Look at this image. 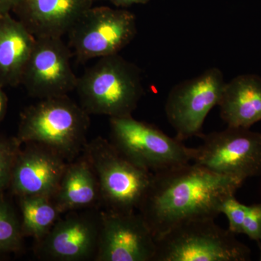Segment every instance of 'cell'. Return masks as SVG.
Instances as JSON below:
<instances>
[{
  "mask_svg": "<svg viewBox=\"0 0 261 261\" xmlns=\"http://www.w3.org/2000/svg\"><path fill=\"white\" fill-rule=\"evenodd\" d=\"M243 183L187 163L153 173L138 211L157 240L186 221L216 219L224 201Z\"/></svg>",
  "mask_w": 261,
  "mask_h": 261,
  "instance_id": "1",
  "label": "cell"
},
{
  "mask_svg": "<svg viewBox=\"0 0 261 261\" xmlns=\"http://www.w3.org/2000/svg\"><path fill=\"white\" fill-rule=\"evenodd\" d=\"M16 146L0 140V188L11 178L18 153Z\"/></svg>",
  "mask_w": 261,
  "mask_h": 261,
  "instance_id": "21",
  "label": "cell"
},
{
  "mask_svg": "<svg viewBox=\"0 0 261 261\" xmlns=\"http://www.w3.org/2000/svg\"><path fill=\"white\" fill-rule=\"evenodd\" d=\"M225 84L222 71L213 67L171 89L165 104V113L176 132V139L184 142L203 135L202 126L206 117L219 105Z\"/></svg>",
  "mask_w": 261,
  "mask_h": 261,
  "instance_id": "9",
  "label": "cell"
},
{
  "mask_svg": "<svg viewBox=\"0 0 261 261\" xmlns=\"http://www.w3.org/2000/svg\"><path fill=\"white\" fill-rule=\"evenodd\" d=\"M23 0H0V15L7 14L10 10L15 9Z\"/></svg>",
  "mask_w": 261,
  "mask_h": 261,
  "instance_id": "23",
  "label": "cell"
},
{
  "mask_svg": "<svg viewBox=\"0 0 261 261\" xmlns=\"http://www.w3.org/2000/svg\"><path fill=\"white\" fill-rule=\"evenodd\" d=\"M246 211L247 205L237 200L234 195L228 197L221 205V214H224L227 217L228 229L234 234L243 233V223Z\"/></svg>",
  "mask_w": 261,
  "mask_h": 261,
  "instance_id": "20",
  "label": "cell"
},
{
  "mask_svg": "<svg viewBox=\"0 0 261 261\" xmlns=\"http://www.w3.org/2000/svg\"><path fill=\"white\" fill-rule=\"evenodd\" d=\"M257 246H258L259 250H260V260L261 261V240L256 242Z\"/></svg>",
  "mask_w": 261,
  "mask_h": 261,
  "instance_id": "26",
  "label": "cell"
},
{
  "mask_svg": "<svg viewBox=\"0 0 261 261\" xmlns=\"http://www.w3.org/2000/svg\"><path fill=\"white\" fill-rule=\"evenodd\" d=\"M218 106L228 126L250 128L261 121L260 77L238 75L225 84Z\"/></svg>",
  "mask_w": 261,
  "mask_h": 261,
  "instance_id": "15",
  "label": "cell"
},
{
  "mask_svg": "<svg viewBox=\"0 0 261 261\" xmlns=\"http://www.w3.org/2000/svg\"><path fill=\"white\" fill-rule=\"evenodd\" d=\"M156 240L138 213L100 211L96 261H153Z\"/></svg>",
  "mask_w": 261,
  "mask_h": 261,
  "instance_id": "10",
  "label": "cell"
},
{
  "mask_svg": "<svg viewBox=\"0 0 261 261\" xmlns=\"http://www.w3.org/2000/svg\"><path fill=\"white\" fill-rule=\"evenodd\" d=\"M83 154L96 173L106 210L138 211L153 173L136 166L111 141L101 137L87 142Z\"/></svg>",
  "mask_w": 261,
  "mask_h": 261,
  "instance_id": "4",
  "label": "cell"
},
{
  "mask_svg": "<svg viewBox=\"0 0 261 261\" xmlns=\"http://www.w3.org/2000/svg\"><path fill=\"white\" fill-rule=\"evenodd\" d=\"M135 15L110 7L89 8L68 33L70 49L80 62L117 55L135 39Z\"/></svg>",
  "mask_w": 261,
  "mask_h": 261,
  "instance_id": "7",
  "label": "cell"
},
{
  "mask_svg": "<svg viewBox=\"0 0 261 261\" xmlns=\"http://www.w3.org/2000/svg\"><path fill=\"white\" fill-rule=\"evenodd\" d=\"M67 213L37 242L39 259L55 261L95 260L100 231V212L84 209Z\"/></svg>",
  "mask_w": 261,
  "mask_h": 261,
  "instance_id": "12",
  "label": "cell"
},
{
  "mask_svg": "<svg viewBox=\"0 0 261 261\" xmlns=\"http://www.w3.org/2000/svg\"><path fill=\"white\" fill-rule=\"evenodd\" d=\"M201 138L202 145L193 148L192 162L244 181L261 175V133L228 126Z\"/></svg>",
  "mask_w": 261,
  "mask_h": 261,
  "instance_id": "8",
  "label": "cell"
},
{
  "mask_svg": "<svg viewBox=\"0 0 261 261\" xmlns=\"http://www.w3.org/2000/svg\"><path fill=\"white\" fill-rule=\"evenodd\" d=\"M22 233L40 241L61 218L53 199L43 196H23L21 198Z\"/></svg>",
  "mask_w": 261,
  "mask_h": 261,
  "instance_id": "18",
  "label": "cell"
},
{
  "mask_svg": "<svg viewBox=\"0 0 261 261\" xmlns=\"http://www.w3.org/2000/svg\"><path fill=\"white\" fill-rule=\"evenodd\" d=\"M243 233L254 241L261 240V203L247 206Z\"/></svg>",
  "mask_w": 261,
  "mask_h": 261,
  "instance_id": "22",
  "label": "cell"
},
{
  "mask_svg": "<svg viewBox=\"0 0 261 261\" xmlns=\"http://www.w3.org/2000/svg\"><path fill=\"white\" fill-rule=\"evenodd\" d=\"M250 248L215 219H197L175 226L156 240L153 261H246Z\"/></svg>",
  "mask_w": 261,
  "mask_h": 261,
  "instance_id": "5",
  "label": "cell"
},
{
  "mask_svg": "<svg viewBox=\"0 0 261 261\" xmlns=\"http://www.w3.org/2000/svg\"><path fill=\"white\" fill-rule=\"evenodd\" d=\"M15 161L12 183L18 195L43 196L53 199L69 162L51 149L30 143Z\"/></svg>",
  "mask_w": 261,
  "mask_h": 261,
  "instance_id": "13",
  "label": "cell"
},
{
  "mask_svg": "<svg viewBox=\"0 0 261 261\" xmlns=\"http://www.w3.org/2000/svg\"><path fill=\"white\" fill-rule=\"evenodd\" d=\"M53 200L61 214L101 203L97 176L84 154L68 163Z\"/></svg>",
  "mask_w": 261,
  "mask_h": 261,
  "instance_id": "16",
  "label": "cell"
},
{
  "mask_svg": "<svg viewBox=\"0 0 261 261\" xmlns=\"http://www.w3.org/2000/svg\"><path fill=\"white\" fill-rule=\"evenodd\" d=\"M111 142L136 166L154 173L191 162L193 148L132 116L110 118Z\"/></svg>",
  "mask_w": 261,
  "mask_h": 261,
  "instance_id": "6",
  "label": "cell"
},
{
  "mask_svg": "<svg viewBox=\"0 0 261 261\" xmlns=\"http://www.w3.org/2000/svg\"><path fill=\"white\" fill-rule=\"evenodd\" d=\"M72 54L61 38H36L21 79L30 94L42 99L75 90L78 77L70 64Z\"/></svg>",
  "mask_w": 261,
  "mask_h": 261,
  "instance_id": "11",
  "label": "cell"
},
{
  "mask_svg": "<svg viewBox=\"0 0 261 261\" xmlns=\"http://www.w3.org/2000/svg\"><path fill=\"white\" fill-rule=\"evenodd\" d=\"M36 37L8 13L0 15V80L12 83L21 80Z\"/></svg>",
  "mask_w": 261,
  "mask_h": 261,
  "instance_id": "17",
  "label": "cell"
},
{
  "mask_svg": "<svg viewBox=\"0 0 261 261\" xmlns=\"http://www.w3.org/2000/svg\"><path fill=\"white\" fill-rule=\"evenodd\" d=\"M95 0H23L17 7L21 23L36 38H62Z\"/></svg>",
  "mask_w": 261,
  "mask_h": 261,
  "instance_id": "14",
  "label": "cell"
},
{
  "mask_svg": "<svg viewBox=\"0 0 261 261\" xmlns=\"http://www.w3.org/2000/svg\"><path fill=\"white\" fill-rule=\"evenodd\" d=\"M5 105H6V99H5V96L3 93V91L0 88V119L3 116L5 109Z\"/></svg>",
  "mask_w": 261,
  "mask_h": 261,
  "instance_id": "25",
  "label": "cell"
},
{
  "mask_svg": "<svg viewBox=\"0 0 261 261\" xmlns=\"http://www.w3.org/2000/svg\"><path fill=\"white\" fill-rule=\"evenodd\" d=\"M75 90L89 115L110 118L132 116L144 94L138 67L119 54L99 58L78 77Z\"/></svg>",
  "mask_w": 261,
  "mask_h": 261,
  "instance_id": "2",
  "label": "cell"
},
{
  "mask_svg": "<svg viewBox=\"0 0 261 261\" xmlns=\"http://www.w3.org/2000/svg\"><path fill=\"white\" fill-rule=\"evenodd\" d=\"M89 125V113L68 95L46 98L24 113L20 140L44 146L70 162L83 154Z\"/></svg>",
  "mask_w": 261,
  "mask_h": 261,
  "instance_id": "3",
  "label": "cell"
},
{
  "mask_svg": "<svg viewBox=\"0 0 261 261\" xmlns=\"http://www.w3.org/2000/svg\"><path fill=\"white\" fill-rule=\"evenodd\" d=\"M22 229L18 220L8 204L0 198V250L18 248Z\"/></svg>",
  "mask_w": 261,
  "mask_h": 261,
  "instance_id": "19",
  "label": "cell"
},
{
  "mask_svg": "<svg viewBox=\"0 0 261 261\" xmlns=\"http://www.w3.org/2000/svg\"><path fill=\"white\" fill-rule=\"evenodd\" d=\"M97 1V0H95ZM110 2L118 8H128L134 5H144L149 3L150 0H104Z\"/></svg>",
  "mask_w": 261,
  "mask_h": 261,
  "instance_id": "24",
  "label": "cell"
}]
</instances>
